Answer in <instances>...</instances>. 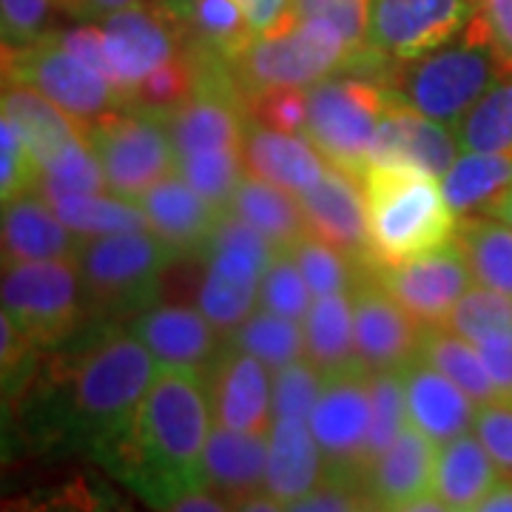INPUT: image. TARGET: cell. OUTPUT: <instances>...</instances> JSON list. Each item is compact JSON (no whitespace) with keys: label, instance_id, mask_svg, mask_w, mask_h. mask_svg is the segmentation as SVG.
I'll list each match as a JSON object with an SVG mask.
<instances>
[{"label":"cell","instance_id":"4dcf8cb0","mask_svg":"<svg viewBox=\"0 0 512 512\" xmlns=\"http://www.w3.org/2000/svg\"><path fill=\"white\" fill-rule=\"evenodd\" d=\"M302 330H305V359H311L325 379L362 367L356 356L350 291L316 296L308 316L302 319Z\"/></svg>","mask_w":512,"mask_h":512},{"label":"cell","instance_id":"d4e9b609","mask_svg":"<svg viewBox=\"0 0 512 512\" xmlns=\"http://www.w3.org/2000/svg\"><path fill=\"white\" fill-rule=\"evenodd\" d=\"M242 160L248 174L279 185L296 197L319 183L328 168L325 157L308 143L305 134H288L259 123H248L245 128Z\"/></svg>","mask_w":512,"mask_h":512},{"label":"cell","instance_id":"4fadbf2b","mask_svg":"<svg viewBox=\"0 0 512 512\" xmlns=\"http://www.w3.org/2000/svg\"><path fill=\"white\" fill-rule=\"evenodd\" d=\"M370 373L348 370L325 379L322 396L311 413V430L325 458L328 478L359 481L367 473L370 439Z\"/></svg>","mask_w":512,"mask_h":512},{"label":"cell","instance_id":"74e56055","mask_svg":"<svg viewBox=\"0 0 512 512\" xmlns=\"http://www.w3.org/2000/svg\"><path fill=\"white\" fill-rule=\"evenodd\" d=\"M106 188H109L106 171L92 146L86 143V137L66 148L49 168H43L35 185L37 194L49 202L69 194H103Z\"/></svg>","mask_w":512,"mask_h":512},{"label":"cell","instance_id":"03108f58","mask_svg":"<svg viewBox=\"0 0 512 512\" xmlns=\"http://www.w3.org/2000/svg\"><path fill=\"white\" fill-rule=\"evenodd\" d=\"M163 3L168 6V9H171V12H174V15H183L185 9H188L194 0H163Z\"/></svg>","mask_w":512,"mask_h":512},{"label":"cell","instance_id":"f35d334b","mask_svg":"<svg viewBox=\"0 0 512 512\" xmlns=\"http://www.w3.org/2000/svg\"><path fill=\"white\" fill-rule=\"evenodd\" d=\"M370 407H373V419H370V439H367V467L382 456L410 424L404 370L370 373Z\"/></svg>","mask_w":512,"mask_h":512},{"label":"cell","instance_id":"94428289","mask_svg":"<svg viewBox=\"0 0 512 512\" xmlns=\"http://www.w3.org/2000/svg\"><path fill=\"white\" fill-rule=\"evenodd\" d=\"M134 3H143V0H86V18H106L111 12L128 9Z\"/></svg>","mask_w":512,"mask_h":512},{"label":"cell","instance_id":"ee69618b","mask_svg":"<svg viewBox=\"0 0 512 512\" xmlns=\"http://www.w3.org/2000/svg\"><path fill=\"white\" fill-rule=\"evenodd\" d=\"M311 285L302 276L299 265L293 262L288 251H279L271 262V268L262 276L259 285V305L265 311L288 316L293 322H302L311 311Z\"/></svg>","mask_w":512,"mask_h":512},{"label":"cell","instance_id":"11a10c76","mask_svg":"<svg viewBox=\"0 0 512 512\" xmlns=\"http://www.w3.org/2000/svg\"><path fill=\"white\" fill-rule=\"evenodd\" d=\"M63 49H69L74 57H80L83 63H89L92 69L109 77V60H106V49H103V29L100 23H80L69 32L55 35Z\"/></svg>","mask_w":512,"mask_h":512},{"label":"cell","instance_id":"bcb514c9","mask_svg":"<svg viewBox=\"0 0 512 512\" xmlns=\"http://www.w3.org/2000/svg\"><path fill=\"white\" fill-rule=\"evenodd\" d=\"M291 20H322L345 37L350 49L359 55L367 49L370 26V0H293Z\"/></svg>","mask_w":512,"mask_h":512},{"label":"cell","instance_id":"9c48e42d","mask_svg":"<svg viewBox=\"0 0 512 512\" xmlns=\"http://www.w3.org/2000/svg\"><path fill=\"white\" fill-rule=\"evenodd\" d=\"M86 143L106 171L109 191L123 200H137L177 171V151L165 114L123 106L86 128Z\"/></svg>","mask_w":512,"mask_h":512},{"label":"cell","instance_id":"b9f144b4","mask_svg":"<svg viewBox=\"0 0 512 512\" xmlns=\"http://www.w3.org/2000/svg\"><path fill=\"white\" fill-rule=\"evenodd\" d=\"M293 262L299 265L302 276L308 279L313 296H328V293H345L353 288L356 282V271L348 254H342L339 248L328 245L325 239L302 237L296 245L288 248Z\"/></svg>","mask_w":512,"mask_h":512},{"label":"cell","instance_id":"603a6c76","mask_svg":"<svg viewBox=\"0 0 512 512\" xmlns=\"http://www.w3.org/2000/svg\"><path fill=\"white\" fill-rule=\"evenodd\" d=\"M404 387L410 424L439 447L470 433V427L476 424L478 404L421 356L404 367Z\"/></svg>","mask_w":512,"mask_h":512},{"label":"cell","instance_id":"c3c4849f","mask_svg":"<svg viewBox=\"0 0 512 512\" xmlns=\"http://www.w3.org/2000/svg\"><path fill=\"white\" fill-rule=\"evenodd\" d=\"M3 512H111L103 504V495H97L83 481L72 478L66 484H57L52 490L15 495L3 501Z\"/></svg>","mask_w":512,"mask_h":512},{"label":"cell","instance_id":"ac0fdd59","mask_svg":"<svg viewBox=\"0 0 512 512\" xmlns=\"http://www.w3.org/2000/svg\"><path fill=\"white\" fill-rule=\"evenodd\" d=\"M131 333L151 350L160 367L208 373L228 339L214 328L202 311L183 305H151L134 316Z\"/></svg>","mask_w":512,"mask_h":512},{"label":"cell","instance_id":"7dc6e473","mask_svg":"<svg viewBox=\"0 0 512 512\" xmlns=\"http://www.w3.org/2000/svg\"><path fill=\"white\" fill-rule=\"evenodd\" d=\"M37 165L29 154L26 137L20 126L3 114L0 120V197L3 202L15 200L20 194L35 191Z\"/></svg>","mask_w":512,"mask_h":512},{"label":"cell","instance_id":"db71d44e","mask_svg":"<svg viewBox=\"0 0 512 512\" xmlns=\"http://www.w3.org/2000/svg\"><path fill=\"white\" fill-rule=\"evenodd\" d=\"M476 20L501 72L512 74V0H476Z\"/></svg>","mask_w":512,"mask_h":512},{"label":"cell","instance_id":"be15d7a7","mask_svg":"<svg viewBox=\"0 0 512 512\" xmlns=\"http://www.w3.org/2000/svg\"><path fill=\"white\" fill-rule=\"evenodd\" d=\"M237 512H282V504L276 501L274 495L256 493L245 501H239Z\"/></svg>","mask_w":512,"mask_h":512},{"label":"cell","instance_id":"f5cc1de1","mask_svg":"<svg viewBox=\"0 0 512 512\" xmlns=\"http://www.w3.org/2000/svg\"><path fill=\"white\" fill-rule=\"evenodd\" d=\"M285 512H370V507L359 481L325 478L313 493L288 504Z\"/></svg>","mask_w":512,"mask_h":512},{"label":"cell","instance_id":"d6a6232c","mask_svg":"<svg viewBox=\"0 0 512 512\" xmlns=\"http://www.w3.org/2000/svg\"><path fill=\"white\" fill-rule=\"evenodd\" d=\"M456 242L476 285L512 296V228L507 222L464 217L456 225Z\"/></svg>","mask_w":512,"mask_h":512},{"label":"cell","instance_id":"ffe728a7","mask_svg":"<svg viewBox=\"0 0 512 512\" xmlns=\"http://www.w3.org/2000/svg\"><path fill=\"white\" fill-rule=\"evenodd\" d=\"M296 200L313 237L325 239L356 262H367V197L356 174L330 165L322 180Z\"/></svg>","mask_w":512,"mask_h":512},{"label":"cell","instance_id":"ab89813d","mask_svg":"<svg viewBox=\"0 0 512 512\" xmlns=\"http://www.w3.org/2000/svg\"><path fill=\"white\" fill-rule=\"evenodd\" d=\"M177 174L191 188H197L211 205H217L220 211H228L239 180L248 171H245V160H242V148H217V151L183 157L177 163Z\"/></svg>","mask_w":512,"mask_h":512},{"label":"cell","instance_id":"f907efd6","mask_svg":"<svg viewBox=\"0 0 512 512\" xmlns=\"http://www.w3.org/2000/svg\"><path fill=\"white\" fill-rule=\"evenodd\" d=\"M478 441L495 461L501 481H512V402L510 399H495L490 404L478 407L476 424Z\"/></svg>","mask_w":512,"mask_h":512},{"label":"cell","instance_id":"6da1fadb","mask_svg":"<svg viewBox=\"0 0 512 512\" xmlns=\"http://www.w3.org/2000/svg\"><path fill=\"white\" fill-rule=\"evenodd\" d=\"M211 419L205 373L160 367L131 424L94 458L143 504L165 512L205 487Z\"/></svg>","mask_w":512,"mask_h":512},{"label":"cell","instance_id":"e0dca14e","mask_svg":"<svg viewBox=\"0 0 512 512\" xmlns=\"http://www.w3.org/2000/svg\"><path fill=\"white\" fill-rule=\"evenodd\" d=\"M458 146L461 143L453 128L424 117L421 111L396 97L376 128L370 146V165L416 168L433 177H444L458 160Z\"/></svg>","mask_w":512,"mask_h":512},{"label":"cell","instance_id":"cb8c5ba5","mask_svg":"<svg viewBox=\"0 0 512 512\" xmlns=\"http://www.w3.org/2000/svg\"><path fill=\"white\" fill-rule=\"evenodd\" d=\"M83 245L66 222L57 217L52 202L37 191L3 202V265L74 259Z\"/></svg>","mask_w":512,"mask_h":512},{"label":"cell","instance_id":"9a60e30c","mask_svg":"<svg viewBox=\"0 0 512 512\" xmlns=\"http://www.w3.org/2000/svg\"><path fill=\"white\" fill-rule=\"evenodd\" d=\"M356 356L367 373L404 370L419 359L421 325L384 291L370 265H362L350 288Z\"/></svg>","mask_w":512,"mask_h":512},{"label":"cell","instance_id":"91938a15","mask_svg":"<svg viewBox=\"0 0 512 512\" xmlns=\"http://www.w3.org/2000/svg\"><path fill=\"white\" fill-rule=\"evenodd\" d=\"M473 512H512V481H501Z\"/></svg>","mask_w":512,"mask_h":512},{"label":"cell","instance_id":"7402d4cb","mask_svg":"<svg viewBox=\"0 0 512 512\" xmlns=\"http://www.w3.org/2000/svg\"><path fill=\"white\" fill-rule=\"evenodd\" d=\"M439 444L407 424L399 439L367 467L362 478L370 512H387L433 490Z\"/></svg>","mask_w":512,"mask_h":512},{"label":"cell","instance_id":"f1b7e54d","mask_svg":"<svg viewBox=\"0 0 512 512\" xmlns=\"http://www.w3.org/2000/svg\"><path fill=\"white\" fill-rule=\"evenodd\" d=\"M501 484V473L476 433L441 444L436 458L433 493L450 512H473Z\"/></svg>","mask_w":512,"mask_h":512},{"label":"cell","instance_id":"3957f363","mask_svg":"<svg viewBox=\"0 0 512 512\" xmlns=\"http://www.w3.org/2000/svg\"><path fill=\"white\" fill-rule=\"evenodd\" d=\"M362 185L367 197L370 268L402 265L456 239V214L433 174L370 165L362 174Z\"/></svg>","mask_w":512,"mask_h":512},{"label":"cell","instance_id":"83f0119b","mask_svg":"<svg viewBox=\"0 0 512 512\" xmlns=\"http://www.w3.org/2000/svg\"><path fill=\"white\" fill-rule=\"evenodd\" d=\"M3 114H9L23 131L37 174L57 157L83 140V128L43 92L26 83H3Z\"/></svg>","mask_w":512,"mask_h":512},{"label":"cell","instance_id":"2e32d148","mask_svg":"<svg viewBox=\"0 0 512 512\" xmlns=\"http://www.w3.org/2000/svg\"><path fill=\"white\" fill-rule=\"evenodd\" d=\"M214 421L239 433H271L274 427V376L271 367L245 350L225 345L205 373Z\"/></svg>","mask_w":512,"mask_h":512},{"label":"cell","instance_id":"30bf717a","mask_svg":"<svg viewBox=\"0 0 512 512\" xmlns=\"http://www.w3.org/2000/svg\"><path fill=\"white\" fill-rule=\"evenodd\" d=\"M86 288L77 259L9 262L3 265V313L35 339L37 348H55L83 319Z\"/></svg>","mask_w":512,"mask_h":512},{"label":"cell","instance_id":"5b68a950","mask_svg":"<svg viewBox=\"0 0 512 512\" xmlns=\"http://www.w3.org/2000/svg\"><path fill=\"white\" fill-rule=\"evenodd\" d=\"M501 66L481 23L473 20L464 32L430 55L413 60L393 86L396 97L444 126H458L461 117L493 89L501 77Z\"/></svg>","mask_w":512,"mask_h":512},{"label":"cell","instance_id":"8992f818","mask_svg":"<svg viewBox=\"0 0 512 512\" xmlns=\"http://www.w3.org/2000/svg\"><path fill=\"white\" fill-rule=\"evenodd\" d=\"M74 259L94 313L126 319L154 305L165 271L177 256L146 228L83 239Z\"/></svg>","mask_w":512,"mask_h":512},{"label":"cell","instance_id":"484cf974","mask_svg":"<svg viewBox=\"0 0 512 512\" xmlns=\"http://www.w3.org/2000/svg\"><path fill=\"white\" fill-rule=\"evenodd\" d=\"M268 441L265 493L274 495L282 507L313 493L328 478L325 458L308 419H274Z\"/></svg>","mask_w":512,"mask_h":512},{"label":"cell","instance_id":"681fc988","mask_svg":"<svg viewBox=\"0 0 512 512\" xmlns=\"http://www.w3.org/2000/svg\"><path fill=\"white\" fill-rule=\"evenodd\" d=\"M245 109H248V120L259 126L288 131V134L305 131V117H308L305 89H271V92L251 94L245 100Z\"/></svg>","mask_w":512,"mask_h":512},{"label":"cell","instance_id":"60d3db41","mask_svg":"<svg viewBox=\"0 0 512 512\" xmlns=\"http://www.w3.org/2000/svg\"><path fill=\"white\" fill-rule=\"evenodd\" d=\"M444 328L456 330L467 342H481L487 336H510L512 339V296L473 285L458 299Z\"/></svg>","mask_w":512,"mask_h":512},{"label":"cell","instance_id":"f546056e","mask_svg":"<svg viewBox=\"0 0 512 512\" xmlns=\"http://www.w3.org/2000/svg\"><path fill=\"white\" fill-rule=\"evenodd\" d=\"M441 191L456 217L495 214V208L512 191V157L464 151L441 177Z\"/></svg>","mask_w":512,"mask_h":512},{"label":"cell","instance_id":"d590c367","mask_svg":"<svg viewBox=\"0 0 512 512\" xmlns=\"http://www.w3.org/2000/svg\"><path fill=\"white\" fill-rule=\"evenodd\" d=\"M299 325L302 322L259 308L239 325L237 333L228 339V345L251 353L276 373L305 356V330Z\"/></svg>","mask_w":512,"mask_h":512},{"label":"cell","instance_id":"8d00e7d4","mask_svg":"<svg viewBox=\"0 0 512 512\" xmlns=\"http://www.w3.org/2000/svg\"><path fill=\"white\" fill-rule=\"evenodd\" d=\"M464 151L512 157V80L495 83L456 126Z\"/></svg>","mask_w":512,"mask_h":512},{"label":"cell","instance_id":"9f6ffc18","mask_svg":"<svg viewBox=\"0 0 512 512\" xmlns=\"http://www.w3.org/2000/svg\"><path fill=\"white\" fill-rule=\"evenodd\" d=\"M476 348L487 365L495 390H498V399L512 402V339L510 336H487V339L476 342Z\"/></svg>","mask_w":512,"mask_h":512},{"label":"cell","instance_id":"8fae6325","mask_svg":"<svg viewBox=\"0 0 512 512\" xmlns=\"http://www.w3.org/2000/svg\"><path fill=\"white\" fill-rule=\"evenodd\" d=\"M100 29L111 86L126 106L131 92L148 74H154L183 52V23L163 0H143L128 9L111 12L100 18Z\"/></svg>","mask_w":512,"mask_h":512},{"label":"cell","instance_id":"7c38bea8","mask_svg":"<svg viewBox=\"0 0 512 512\" xmlns=\"http://www.w3.org/2000/svg\"><path fill=\"white\" fill-rule=\"evenodd\" d=\"M476 15V0H370L367 49L413 63L456 40Z\"/></svg>","mask_w":512,"mask_h":512},{"label":"cell","instance_id":"ba28073f","mask_svg":"<svg viewBox=\"0 0 512 512\" xmlns=\"http://www.w3.org/2000/svg\"><path fill=\"white\" fill-rule=\"evenodd\" d=\"M3 83L35 86L83 128V137L97 120L126 106L109 77L63 49L52 32L32 46H3Z\"/></svg>","mask_w":512,"mask_h":512},{"label":"cell","instance_id":"4316f807","mask_svg":"<svg viewBox=\"0 0 512 512\" xmlns=\"http://www.w3.org/2000/svg\"><path fill=\"white\" fill-rule=\"evenodd\" d=\"M268 433H239L214 427L205 444V487L228 498L234 507L265 487Z\"/></svg>","mask_w":512,"mask_h":512},{"label":"cell","instance_id":"7bdbcfd3","mask_svg":"<svg viewBox=\"0 0 512 512\" xmlns=\"http://www.w3.org/2000/svg\"><path fill=\"white\" fill-rule=\"evenodd\" d=\"M194 92H197V72H194L191 57L185 55L183 49L174 60H168L154 74H148L146 80L131 92L128 106L154 111V114H171Z\"/></svg>","mask_w":512,"mask_h":512},{"label":"cell","instance_id":"1f68e13d","mask_svg":"<svg viewBox=\"0 0 512 512\" xmlns=\"http://www.w3.org/2000/svg\"><path fill=\"white\" fill-rule=\"evenodd\" d=\"M228 211L251 222L256 231H262L274 242L276 251H288L299 239L311 234L296 194L268 183V180H259L254 174H245L239 180Z\"/></svg>","mask_w":512,"mask_h":512},{"label":"cell","instance_id":"816d5d0a","mask_svg":"<svg viewBox=\"0 0 512 512\" xmlns=\"http://www.w3.org/2000/svg\"><path fill=\"white\" fill-rule=\"evenodd\" d=\"M52 0H0L3 46H32L46 37Z\"/></svg>","mask_w":512,"mask_h":512},{"label":"cell","instance_id":"5bb4252c","mask_svg":"<svg viewBox=\"0 0 512 512\" xmlns=\"http://www.w3.org/2000/svg\"><path fill=\"white\" fill-rule=\"evenodd\" d=\"M370 271L382 282L384 291L390 293L421 328L447 325L458 299L476 282L456 239L402 265L370 268Z\"/></svg>","mask_w":512,"mask_h":512},{"label":"cell","instance_id":"7a4b0ae2","mask_svg":"<svg viewBox=\"0 0 512 512\" xmlns=\"http://www.w3.org/2000/svg\"><path fill=\"white\" fill-rule=\"evenodd\" d=\"M157 373V359L131 330L94 333L60 370L49 433L97 456L131 424Z\"/></svg>","mask_w":512,"mask_h":512},{"label":"cell","instance_id":"e575fe53","mask_svg":"<svg viewBox=\"0 0 512 512\" xmlns=\"http://www.w3.org/2000/svg\"><path fill=\"white\" fill-rule=\"evenodd\" d=\"M57 217L72 228L77 237H109L123 231H146V214L134 200L103 197V194H69L52 200Z\"/></svg>","mask_w":512,"mask_h":512},{"label":"cell","instance_id":"d6986e66","mask_svg":"<svg viewBox=\"0 0 512 512\" xmlns=\"http://www.w3.org/2000/svg\"><path fill=\"white\" fill-rule=\"evenodd\" d=\"M200 259L197 308L225 339H231L239 325L256 311L259 285L271 265L234 248H205Z\"/></svg>","mask_w":512,"mask_h":512},{"label":"cell","instance_id":"680465c9","mask_svg":"<svg viewBox=\"0 0 512 512\" xmlns=\"http://www.w3.org/2000/svg\"><path fill=\"white\" fill-rule=\"evenodd\" d=\"M165 512H237V507L220 493L202 487V490H194V493L183 495L180 501H174Z\"/></svg>","mask_w":512,"mask_h":512},{"label":"cell","instance_id":"6f0895ef","mask_svg":"<svg viewBox=\"0 0 512 512\" xmlns=\"http://www.w3.org/2000/svg\"><path fill=\"white\" fill-rule=\"evenodd\" d=\"M242 15L248 20L251 32L256 35H271L291 23V3L293 0H234Z\"/></svg>","mask_w":512,"mask_h":512},{"label":"cell","instance_id":"44dd1931","mask_svg":"<svg viewBox=\"0 0 512 512\" xmlns=\"http://www.w3.org/2000/svg\"><path fill=\"white\" fill-rule=\"evenodd\" d=\"M134 202L146 214L148 231L163 239L177 259L200 256L222 217L220 208L205 200L197 188L185 183L177 171L151 185Z\"/></svg>","mask_w":512,"mask_h":512},{"label":"cell","instance_id":"277c9868","mask_svg":"<svg viewBox=\"0 0 512 512\" xmlns=\"http://www.w3.org/2000/svg\"><path fill=\"white\" fill-rule=\"evenodd\" d=\"M305 100L308 117L302 134L308 143L328 165L362 177L370 165L376 128L396 100L390 77L356 72L348 66L308 86Z\"/></svg>","mask_w":512,"mask_h":512},{"label":"cell","instance_id":"e7e4bbea","mask_svg":"<svg viewBox=\"0 0 512 512\" xmlns=\"http://www.w3.org/2000/svg\"><path fill=\"white\" fill-rule=\"evenodd\" d=\"M493 217H498V220H504L512 228V191H510V194H507V197H504V200H501V205L495 208Z\"/></svg>","mask_w":512,"mask_h":512},{"label":"cell","instance_id":"836d02e7","mask_svg":"<svg viewBox=\"0 0 512 512\" xmlns=\"http://www.w3.org/2000/svg\"><path fill=\"white\" fill-rule=\"evenodd\" d=\"M419 356L436 370H441L447 379H453L478 407L498 399V390H495L478 348L464 336H458L456 330L444 328V325L421 330Z\"/></svg>","mask_w":512,"mask_h":512},{"label":"cell","instance_id":"6125c7cd","mask_svg":"<svg viewBox=\"0 0 512 512\" xmlns=\"http://www.w3.org/2000/svg\"><path fill=\"white\" fill-rule=\"evenodd\" d=\"M387 512H450L447 510V504L441 501L439 495L427 493L421 495V498H416V501H407V504H402V507H393V510Z\"/></svg>","mask_w":512,"mask_h":512},{"label":"cell","instance_id":"52a82bcc","mask_svg":"<svg viewBox=\"0 0 512 512\" xmlns=\"http://www.w3.org/2000/svg\"><path fill=\"white\" fill-rule=\"evenodd\" d=\"M353 60L356 52L330 23L291 20L271 35H256L231 63V72L248 100L271 89H308Z\"/></svg>","mask_w":512,"mask_h":512},{"label":"cell","instance_id":"f6af8a7d","mask_svg":"<svg viewBox=\"0 0 512 512\" xmlns=\"http://www.w3.org/2000/svg\"><path fill=\"white\" fill-rule=\"evenodd\" d=\"M325 387L322 370L311 359H296L274 373V419H308Z\"/></svg>","mask_w":512,"mask_h":512}]
</instances>
